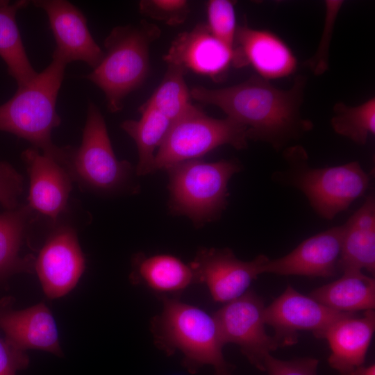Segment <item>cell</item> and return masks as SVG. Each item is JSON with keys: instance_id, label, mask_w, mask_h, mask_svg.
<instances>
[{"instance_id": "18", "label": "cell", "mask_w": 375, "mask_h": 375, "mask_svg": "<svg viewBox=\"0 0 375 375\" xmlns=\"http://www.w3.org/2000/svg\"><path fill=\"white\" fill-rule=\"evenodd\" d=\"M0 328L6 341L20 351L37 349L58 356L62 354L55 319L43 303L21 310L1 308Z\"/></svg>"}, {"instance_id": "13", "label": "cell", "mask_w": 375, "mask_h": 375, "mask_svg": "<svg viewBox=\"0 0 375 375\" xmlns=\"http://www.w3.org/2000/svg\"><path fill=\"white\" fill-rule=\"evenodd\" d=\"M35 267L49 298H59L69 292L85 267V257L75 231L67 226L54 231L41 249Z\"/></svg>"}, {"instance_id": "30", "label": "cell", "mask_w": 375, "mask_h": 375, "mask_svg": "<svg viewBox=\"0 0 375 375\" xmlns=\"http://www.w3.org/2000/svg\"><path fill=\"white\" fill-rule=\"evenodd\" d=\"M326 17L324 31L319 44L315 55L306 62L315 75L324 74L328 68V49L331 40L335 22L342 1H326Z\"/></svg>"}, {"instance_id": "24", "label": "cell", "mask_w": 375, "mask_h": 375, "mask_svg": "<svg viewBox=\"0 0 375 375\" xmlns=\"http://www.w3.org/2000/svg\"><path fill=\"white\" fill-rule=\"evenodd\" d=\"M32 212L27 204L0 215V279L33 267L31 258L19 256Z\"/></svg>"}, {"instance_id": "31", "label": "cell", "mask_w": 375, "mask_h": 375, "mask_svg": "<svg viewBox=\"0 0 375 375\" xmlns=\"http://www.w3.org/2000/svg\"><path fill=\"white\" fill-rule=\"evenodd\" d=\"M318 364L317 359L310 357L283 360L269 354L264 366L268 375H317Z\"/></svg>"}, {"instance_id": "29", "label": "cell", "mask_w": 375, "mask_h": 375, "mask_svg": "<svg viewBox=\"0 0 375 375\" xmlns=\"http://www.w3.org/2000/svg\"><path fill=\"white\" fill-rule=\"evenodd\" d=\"M139 10L145 17L178 26L186 20L190 7L185 0H142L139 3Z\"/></svg>"}, {"instance_id": "11", "label": "cell", "mask_w": 375, "mask_h": 375, "mask_svg": "<svg viewBox=\"0 0 375 375\" xmlns=\"http://www.w3.org/2000/svg\"><path fill=\"white\" fill-rule=\"evenodd\" d=\"M268 259L260 254L251 261H243L228 248H211L200 250L190 265L196 282L205 283L215 301L227 303L249 290Z\"/></svg>"}, {"instance_id": "1", "label": "cell", "mask_w": 375, "mask_h": 375, "mask_svg": "<svg viewBox=\"0 0 375 375\" xmlns=\"http://www.w3.org/2000/svg\"><path fill=\"white\" fill-rule=\"evenodd\" d=\"M305 84V78L299 76L290 90H282L267 80L253 76L220 89L194 87L190 95L197 101L218 107L227 117L244 126L248 139L280 149L312 127L300 113Z\"/></svg>"}, {"instance_id": "12", "label": "cell", "mask_w": 375, "mask_h": 375, "mask_svg": "<svg viewBox=\"0 0 375 375\" xmlns=\"http://www.w3.org/2000/svg\"><path fill=\"white\" fill-rule=\"evenodd\" d=\"M31 3L48 17L56 41L52 57L67 65L82 61L92 69L99 64L103 51L94 40L87 19L78 7L65 0H34Z\"/></svg>"}, {"instance_id": "21", "label": "cell", "mask_w": 375, "mask_h": 375, "mask_svg": "<svg viewBox=\"0 0 375 375\" xmlns=\"http://www.w3.org/2000/svg\"><path fill=\"white\" fill-rule=\"evenodd\" d=\"M338 280L312 290L308 295L338 312L356 313L374 310L375 280L360 270H347Z\"/></svg>"}, {"instance_id": "3", "label": "cell", "mask_w": 375, "mask_h": 375, "mask_svg": "<svg viewBox=\"0 0 375 375\" xmlns=\"http://www.w3.org/2000/svg\"><path fill=\"white\" fill-rule=\"evenodd\" d=\"M160 35L153 24L115 27L104 41L99 64L85 76L103 92L111 112L121 110L124 99L145 81L149 70V47Z\"/></svg>"}, {"instance_id": "23", "label": "cell", "mask_w": 375, "mask_h": 375, "mask_svg": "<svg viewBox=\"0 0 375 375\" xmlns=\"http://www.w3.org/2000/svg\"><path fill=\"white\" fill-rule=\"evenodd\" d=\"M138 120L128 119L121 128L135 141L138 152L136 172L139 176L153 172L155 151L158 149L172 122L156 109L142 105Z\"/></svg>"}, {"instance_id": "5", "label": "cell", "mask_w": 375, "mask_h": 375, "mask_svg": "<svg viewBox=\"0 0 375 375\" xmlns=\"http://www.w3.org/2000/svg\"><path fill=\"white\" fill-rule=\"evenodd\" d=\"M166 169L172 211L199 224L215 219L225 208L228 181L240 166L232 160L206 162L194 159Z\"/></svg>"}, {"instance_id": "27", "label": "cell", "mask_w": 375, "mask_h": 375, "mask_svg": "<svg viewBox=\"0 0 375 375\" xmlns=\"http://www.w3.org/2000/svg\"><path fill=\"white\" fill-rule=\"evenodd\" d=\"M331 126L335 133L363 145L369 135L375 133V99L357 106L338 102L333 106Z\"/></svg>"}, {"instance_id": "6", "label": "cell", "mask_w": 375, "mask_h": 375, "mask_svg": "<svg viewBox=\"0 0 375 375\" xmlns=\"http://www.w3.org/2000/svg\"><path fill=\"white\" fill-rule=\"evenodd\" d=\"M285 153L290 167V183L306 195L312 208L326 219L331 220L346 210L369 185V175L356 161L312 168L308 165L302 148L288 149Z\"/></svg>"}, {"instance_id": "8", "label": "cell", "mask_w": 375, "mask_h": 375, "mask_svg": "<svg viewBox=\"0 0 375 375\" xmlns=\"http://www.w3.org/2000/svg\"><path fill=\"white\" fill-rule=\"evenodd\" d=\"M131 169L119 160L112 149L104 118L99 108L89 103L80 147L73 149L67 170L73 180L98 191L122 186Z\"/></svg>"}, {"instance_id": "33", "label": "cell", "mask_w": 375, "mask_h": 375, "mask_svg": "<svg viewBox=\"0 0 375 375\" xmlns=\"http://www.w3.org/2000/svg\"><path fill=\"white\" fill-rule=\"evenodd\" d=\"M25 351H20L0 338V375H16L28 366Z\"/></svg>"}, {"instance_id": "14", "label": "cell", "mask_w": 375, "mask_h": 375, "mask_svg": "<svg viewBox=\"0 0 375 375\" xmlns=\"http://www.w3.org/2000/svg\"><path fill=\"white\" fill-rule=\"evenodd\" d=\"M343 225L308 238L287 255L268 260L262 274L329 278L336 274L340 256Z\"/></svg>"}, {"instance_id": "28", "label": "cell", "mask_w": 375, "mask_h": 375, "mask_svg": "<svg viewBox=\"0 0 375 375\" xmlns=\"http://www.w3.org/2000/svg\"><path fill=\"white\" fill-rule=\"evenodd\" d=\"M206 24L218 40L233 49L237 30L234 3L228 0H210L207 3Z\"/></svg>"}, {"instance_id": "20", "label": "cell", "mask_w": 375, "mask_h": 375, "mask_svg": "<svg viewBox=\"0 0 375 375\" xmlns=\"http://www.w3.org/2000/svg\"><path fill=\"white\" fill-rule=\"evenodd\" d=\"M338 269L375 272V200L367 198L362 206L343 224Z\"/></svg>"}, {"instance_id": "26", "label": "cell", "mask_w": 375, "mask_h": 375, "mask_svg": "<svg viewBox=\"0 0 375 375\" xmlns=\"http://www.w3.org/2000/svg\"><path fill=\"white\" fill-rule=\"evenodd\" d=\"M186 73L179 66L168 65L160 85L142 105L156 109L172 123L183 117L193 106L185 81Z\"/></svg>"}, {"instance_id": "9", "label": "cell", "mask_w": 375, "mask_h": 375, "mask_svg": "<svg viewBox=\"0 0 375 375\" xmlns=\"http://www.w3.org/2000/svg\"><path fill=\"white\" fill-rule=\"evenodd\" d=\"M265 307L263 299L248 290L213 315L224 344L238 345L249 362L262 372L267 356L280 347L266 332Z\"/></svg>"}, {"instance_id": "19", "label": "cell", "mask_w": 375, "mask_h": 375, "mask_svg": "<svg viewBox=\"0 0 375 375\" xmlns=\"http://www.w3.org/2000/svg\"><path fill=\"white\" fill-rule=\"evenodd\" d=\"M375 330V312L367 310L361 317L350 315L338 319L322 334L331 348L330 367L339 374L364 365Z\"/></svg>"}, {"instance_id": "34", "label": "cell", "mask_w": 375, "mask_h": 375, "mask_svg": "<svg viewBox=\"0 0 375 375\" xmlns=\"http://www.w3.org/2000/svg\"><path fill=\"white\" fill-rule=\"evenodd\" d=\"M339 375H375V365L374 364L369 366L363 365L349 372L340 374Z\"/></svg>"}, {"instance_id": "16", "label": "cell", "mask_w": 375, "mask_h": 375, "mask_svg": "<svg viewBox=\"0 0 375 375\" xmlns=\"http://www.w3.org/2000/svg\"><path fill=\"white\" fill-rule=\"evenodd\" d=\"M233 51L234 67L250 65L266 80L289 76L297 68V58L283 40L269 31L246 24L237 28Z\"/></svg>"}, {"instance_id": "10", "label": "cell", "mask_w": 375, "mask_h": 375, "mask_svg": "<svg viewBox=\"0 0 375 375\" xmlns=\"http://www.w3.org/2000/svg\"><path fill=\"white\" fill-rule=\"evenodd\" d=\"M356 313L333 310L291 285L265 307V324L274 329V338L280 347L297 342L298 331H311L317 338L335 321Z\"/></svg>"}, {"instance_id": "7", "label": "cell", "mask_w": 375, "mask_h": 375, "mask_svg": "<svg viewBox=\"0 0 375 375\" xmlns=\"http://www.w3.org/2000/svg\"><path fill=\"white\" fill-rule=\"evenodd\" d=\"M247 129L226 117H209L192 106L172 123L155 155L153 172L187 160L198 159L212 149L229 144L237 149L247 146Z\"/></svg>"}, {"instance_id": "17", "label": "cell", "mask_w": 375, "mask_h": 375, "mask_svg": "<svg viewBox=\"0 0 375 375\" xmlns=\"http://www.w3.org/2000/svg\"><path fill=\"white\" fill-rule=\"evenodd\" d=\"M30 178L28 206L56 221L67 207L72 178L57 161L32 147L22 153Z\"/></svg>"}, {"instance_id": "15", "label": "cell", "mask_w": 375, "mask_h": 375, "mask_svg": "<svg viewBox=\"0 0 375 375\" xmlns=\"http://www.w3.org/2000/svg\"><path fill=\"white\" fill-rule=\"evenodd\" d=\"M233 49L215 38L206 24H199L190 31L179 33L172 41L163 60L186 72L217 81L233 65Z\"/></svg>"}, {"instance_id": "35", "label": "cell", "mask_w": 375, "mask_h": 375, "mask_svg": "<svg viewBox=\"0 0 375 375\" xmlns=\"http://www.w3.org/2000/svg\"><path fill=\"white\" fill-rule=\"evenodd\" d=\"M217 375H231L228 369H220L216 371Z\"/></svg>"}, {"instance_id": "4", "label": "cell", "mask_w": 375, "mask_h": 375, "mask_svg": "<svg viewBox=\"0 0 375 375\" xmlns=\"http://www.w3.org/2000/svg\"><path fill=\"white\" fill-rule=\"evenodd\" d=\"M163 308L152 322L157 344L166 351L178 350L194 365H211L216 371L228 369L225 345L213 316L176 299L162 298Z\"/></svg>"}, {"instance_id": "2", "label": "cell", "mask_w": 375, "mask_h": 375, "mask_svg": "<svg viewBox=\"0 0 375 375\" xmlns=\"http://www.w3.org/2000/svg\"><path fill=\"white\" fill-rule=\"evenodd\" d=\"M67 64L52 57L50 64L28 83L17 88L15 94L0 104V131L23 138L65 169L72 148L59 147L51 132L61 119L56 102Z\"/></svg>"}, {"instance_id": "22", "label": "cell", "mask_w": 375, "mask_h": 375, "mask_svg": "<svg viewBox=\"0 0 375 375\" xmlns=\"http://www.w3.org/2000/svg\"><path fill=\"white\" fill-rule=\"evenodd\" d=\"M30 3L28 0H0V58L17 88L26 85L38 73L27 56L16 20L17 13Z\"/></svg>"}, {"instance_id": "25", "label": "cell", "mask_w": 375, "mask_h": 375, "mask_svg": "<svg viewBox=\"0 0 375 375\" xmlns=\"http://www.w3.org/2000/svg\"><path fill=\"white\" fill-rule=\"evenodd\" d=\"M135 276L150 288L158 292H176L197 283L190 265L169 255H156L138 260Z\"/></svg>"}, {"instance_id": "32", "label": "cell", "mask_w": 375, "mask_h": 375, "mask_svg": "<svg viewBox=\"0 0 375 375\" xmlns=\"http://www.w3.org/2000/svg\"><path fill=\"white\" fill-rule=\"evenodd\" d=\"M22 191V176L10 164L0 161V203L8 210L17 208Z\"/></svg>"}]
</instances>
